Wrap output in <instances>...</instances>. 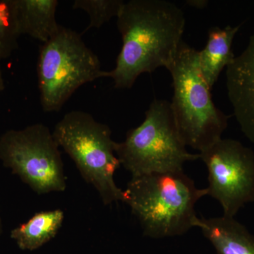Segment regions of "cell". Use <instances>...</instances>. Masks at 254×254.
<instances>
[{
  "instance_id": "2",
  "label": "cell",
  "mask_w": 254,
  "mask_h": 254,
  "mask_svg": "<svg viewBox=\"0 0 254 254\" xmlns=\"http://www.w3.org/2000/svg\"><path fill=\"white\" fill-rule=\"evenodd\" d=\"M125 193L143 235L153 239L181 236L198 227L195 206L208 195L184 170L131 177Z\"/></svg>"
},
{
  "instance_id": "8",
  "label": "cell",
  "mask_w": 254,
  "mask_h": 254,
  "mask_svg": "<svg viewBox=\"0 0 254 254\" xmlns=\"http://www.w3.org/2000/svg\"><path fill=\"white\" fill-rule=\"evenodd\" d=\"M208 170V195L218 201L223 215L235 218L254 202V152L237 140L220 138L199 153Z\"/></svg>"
},
{
  "instance_id": "15",
  "label": "cell",
  "mask_w": 254,
  "mask_h": 254,
  "mask_svg": "<svg viewBox=\"0 0 254 254\" xmlns=\"http://www.w3.org/2000/svg\"><path fill=\"white\" fill-rule=\"evenodd\" d=\"M21 36L11 1H0V60L9 57Z\"/></svg>"
},
{
  "instance_id": "6",
  "label": "cell",
  "mask_w": 254,
  "mask_h": 254,
  "mask_svg": "<svg viewBox=\"0 0 254 254\" xmlns=\"http://www.w3.org/2000/svg\"><path fill=\"white\" fill-rule=\"evenodd\" d=\"M105 75L99 58L86 46L81 35L60 26L40 49L38 82L43 110L60 111L80 87Z\"/></svg>"
},
{
  "instance_id": "7",
  "label": "cell",
  "mask_w": 254,
  "mask_h": 254,
  "mask_svg": "<svg viewBox=\"0 0 254 254\" xmlns=\"http://www.w3.org/2000/svg\"><path fill=\"white\" fill-rule=\"evenodd\" d=\"M0 160L38 194L66 190L60 146L43 124L10 130L0 136Z\"/></svg>"
},
{
  "instance_id": "4",
  "label": "cell",
  "mask_w": 254,
  "mask_h": 254,
  "mask_svg": "<svg viewBox=\"0 0 254 254\" xmlns=\"http://www.w3.org/2000/svg\"><path fill=\"white\" fill-rule=\"evenodd\" d=\"M53 133L105 205L125 201V190L115 182L114 176L121 164L108 125L95 120L91 114L73 110L55 125Z\"/></svg>"
},
{
  "instance_id": "1",
  "label": "cell",
  "mask_w": 254,
  "mask_h": 254,
  "mask_svg": "<svg viewBox=\"0 0 254 254\" xmlns=\"http://www.w3.org/2000/svg\"><path fill=\"white\" fill-rule=\"evenodd\" d=\"M185 24L183 11L171 1H125L117 16L123 47L105 77L113 80L117 89H130L142 73L168 69L183 42Z\"/></svg>"
},
{
  "instance_id": "3",
  "label": "cell",
  "mask_w": 254,
  "mask_h": 254,
  "mask_svg": "<svg viewBox=\"0 0 254 254\" xmlns=\"http://www.w3.org/2000/svg\"><path fill=\"white\" fill-rule=\"evenodd\" d=\"M198 52L182 42L168 70L173 81L170 106L177 129L186 146L200 153L222 138L229 118L214 104L211 88L200 73Z\"/></svg>"
},
{
  "instance_id": "14",
  "label": "cell",
  "mask_w": 254,
  "mask_h": 254,
  "mask_svg": "<svg viewBox=\"0 0 254 254\" xmlns=\"http://www.w3.org/2000/svg\"><path fill=\"white\" fill-rule=\"evenodd\" d=\"M125 3L123 0H75L73 9H81L88 14L90 23L84 32L92 28H99L116 17Z\"/></svg>"
},
{
  "instance_id": "10",
  "label": "cell",
  "mask_w": 254,
  "mask_h": 254,
  "mask_svg": "<svg viewBox=\"0 0 254 254\" xmlns=\"http://www.w3.org/2000/svg\"><path fill=\"white\" fill-rule=\"evenodd\" d=\"M197 227L217 254H254V235L235 218H199Z\"/></svg>"
},
{
  "instance_id": "5",
  "label": "cell",
  "mask_w": 254,
  "mask_h": 254,
  "mask_svg": "<svg viewBox=\"0 0 254 254\" xmlns=\"http://www.w3.org/2000/svg\"><path fill=\"white\" fill-rule=\"evenodd\" d=\"M115 153L131 177L184 170L187 162L200 159L182 141L170 102L158 99L150 105L141 125L127 132L125 141L116 142Z\"/></svg>"
},
{
  "instance_id": "11",
  "label": "cell",
  "mask_w": 254,
  "mask_h": 254,
  "mask_svg": "<svg viewBox=\"0 0 254 254\" xmlns=\"http://www.w3.org/2000/svg\"><path fill=\"white\" fill-rule=\"evenodd\" d=\"M18 29L45 43L59 31L56 20L58 0H11Z\"/></svg>"
},
{
  "instance_id": "13",
  "label": "cell",
  "mask_w": 254,
  "mask_h": 254,
  "mask_svg": "<svg viewBox=\"0 0 254 254\" xmlns=\"http://www.w3.org/2000/svg\"><path fill=\"white\" fill-rule=\"evenodd\" d=\"M64 218L61 210L39 212L13 229L10 236L21 250H36L54 238L63 225Z\"/></svg>"
},
{
  "instance_id": "16",
  "label": "cell",
  "mask_w": 254,
  "mask_h": 254,
  "mask_svg": "<svg viewBox=\"0 0 254 254\" xmlns=\"http://www.w3.org/2000/svg\"><path fill=\"white\" fill-rule=\"evenodd\" d=\"M186 2L190 6L199 9H205L208 4V1L206 0H189Z\"/></svg>"
},
{
  "instance_id": "18",
  "label": "cell",
  "mask_w": 254,
  "mask_h": 254,
  "mask_svg": "<svg viewBox=\"0 0 254 254\" xmlns=\"http://www.w3.org/2000/svg\"><path fill=\"white\" fill-rule=\"evenodd\" d=\"M2 231V223H1V218H0V234Z\"/></svg>"
},
{
  "instance_id": "12",
  "label": "cell",
  "mask_w": 254,
  "mask_h": 254,
  "mask_svg": "<svg viewBox=\"0 0 254 254\" xmlns=\"http://www.w3.org/2000/svg\"><path fill=\"white\" fill-rule=\"evenodd\" d=\"M240 26L210 28L205 48L198 52L200 73L211 89L224 68L235 58L232 43Z\"/></svg>"
},
{
  "instance_id": "17",
  "label": "cell",
  "mask_w": 254,
  "mask_h": 254,
  "mask_svg": "<svg viewBox=\"0 0 254 254\" xmlns=\"http://www.w3.org/2000/svg\"><path fill=\"white\" fill-rule=\"evenodd\" d=\"M4 88V82H3L2 75H1V67H0V92Z\"/></svg>"
},
{
  "instance_id": "9",
  "label": "cell",
  "mask_w": 254,
  "mask_h": 254,
  "mask_svg": "<svg viewBox=\"0 0 254 254\" xmlns=\"http://www.w3.org/2000/svg\"><path fill=\"white\" fill-rule=\"evenodd\" d=\"M227 95L241 130L254 144V32L226 68Z\"/></svg>"
}]
</instances>
